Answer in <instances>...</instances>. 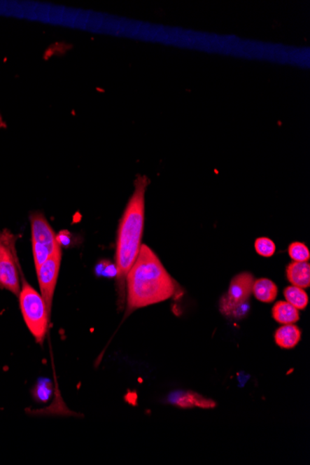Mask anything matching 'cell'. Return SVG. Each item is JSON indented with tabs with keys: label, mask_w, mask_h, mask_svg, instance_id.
<instances>
[{
	"label": "cell",
	"mask_w": 310,
	"mask_h": 465,
	"mask_svg": "<svg viewBox=\"0 0 310 465\" xmlns=\"http://www.w3.org/2000/svg\"><path fill=\"white\" fill-rule=\"evenodd\" d=\"M126 317L134 311L169 300L178 293L175 279L149 247L142 244L126 278Z\"/></svg>",
	"instance_id": "cell-1"
},
{
	"label": "cell",
	"mask_w": 310,
	"mask_h": 465,
	"mask_svg": "<svg viewBox=\"0 0 310 465\" xmlns=\"http://www.w3.org/2000/svg\"><path fill=\"white\" fill-rule=\"evenodd\" d=\"M149 179L146 176H136L134 181V192L127 202L126 209L119 222L118 242H116L115 267L119 302L123 307L126 298V278L135 263L141 247L145 219V194Z\"/></svg>",
	"instance_id": "cell-2"
},
{
	"label": "cell",
	"mask_w": 310,
	"mask_h": 465,
	"mask_svg": "<svg viewBox=\"0 0 310 465\" xmlns=\"http://www.w3.org/2000/svg\"><path fill=\"white\" fill-rule=\"evenodd\" d=\"M20 307L25 324L36 341L42 344L47 335L50 316L41 293L22 279L19 293Z\"/></svg>",
	"instance_id": "cell-3"
},
{
	"label": "cell",
	"mask_w": 310,
	"mask_h": 465,
	"mask_svg": "<svg viewBox=\"0 0 310 465\" xmlns=\"http://www.w3.org/2000/svg\"><path fill=\"white\" fill-rule=\"evenodd\" d=\"M21 282L16 236L7 229L0 230V286L19 296Z\"/></svg>",
	"instance_id": "cell-4"
},
{
	"label": "cell",
	"mask_w": 310,
	"mask_h": 465,
	"mask_svg": "<svg viewBox=\"0 0 310 465\" xmlns=\"http://www.w3.org/2000/svg\"><path fill=\"white\" fill-rule=\"evenodd\" d=\"M254 282V276L249 272L238 274L232 279L229 290L226 295L222 296L220 302V309L223 315L234 319H241L246 315Z\"/></svg>",
	"instance_id": "cell-5"
},
{
	"label": "cell",
	"mask_w": 310,
	"mask_h": 465,
	"mask_svg": "<svg viewBox=\"0 0 310 465\" xmlns=\"http://www.w3.org/2000/svg\"><path fill=\"white\" fill-rule=\"evenodd\" d=\"M30 223L34 261L36 269H38L57 250L61 249V244L43 214L33 213L30 216Z\"/></svg>",
	"instance_id": "cell-6"
},
{
	"label": "cell",
	"mask_w": 310,
	"mask_h": 465,
	"mask_svg": "<svg viewBox=\"0 0 310 465\" xmlns=\"http://www.w3.org/2000/svg\"><path fill=\"white\" fill-rule=\"evenodd\" d=\"M62 249L57 250L36 270L41 293L50 316L52 310L53 296L61 268Z\"/></svg>",
	"instance_id": "cell-7"
},
{
	"label": "cell",
	"mask_w": 310,
	"mask_h": 465,
	"mask_svg": "<svg viewBox=\"0 0 310 465\" xmlns=\"http://www.w3.org/2000/svg\"><path fill=\"white\" fill-rule=\"evenodd\" d=\"M169 401L170 403L179 408H183V409L195 407L202 408V409H213L217 406V403L212 399L204 398L192 391H177L170 395Z\"/></svg>",
	"instance_id": "cell-8"
},
{
	"label": "cell",
	"mask_w": 310,
	"mask_h": 465,
	"mask_svg": "<svg viewBox=\"0 0 310 465\" xmlns=\"http://www.w3.org/2000/svg\"><path fill=\"white\" fill-rule=\"evenodd\" d=\"M288 281L294 286L308 288L310 285V265L309 262H293L286 270Z\"/></svg>",
	"instance_id": "cell-9"
},
{
	"label": "cell",
	"mask_w": 310,
	"mask_h": 465,
	"mask_svg": "<svg viewBox=\"0 0 310 465\" xmlns=\"http://www.w3.org/2000/svg\"><path fill=\"white\" fill-rule=\"evenodd\" d=\"M274 338L276 344L281 349H292L301 340V331L294 324L283 325L276 331Z\"/></svg>",
	"instance_id": "cell-10"
},
{
	"label": "cell",
	"mask_w": 310,
	"mask_h": 465,
	"mask_svg": "<svg viewBox=\"0 0 310 465\" xmlns=\"http://www.w3.org/2000/svg\"><path fill=\"white\" fill-rule=\"evenodd\" d=\"M272 317L279 324H294L300 321V311L287 301H279L272 309Z\"/></svg>",
	"instance_id": "cell-11"
},
{
	"label": "cell",
	"mask_w": 310,
	"mask_h": 465,
	"mask_svg": "<svg viewBox=\"0 0 310 465\" xmlns=\"http://www.w3.org/2000/svg\"><path fill=\"white\" fill-rule=\"evenodd\" d=\"M253 293L258 301L263 303H272L278 296V287L269 279L261 278L254 282Z\"/></svg>",
	"instance_id": "cell-12"
},
{
	"label": "cell",
	"mask_w": 310,
	"mask_h": 465,
	"mask_svg": "<svg viewBox=\"0 0 310 465\" xmlns=\"http://www.w3.org/2000/svg\"><path fill=\"white\" fill-rule=\"evenodd\" d=\"M283 293L287 302L295 307V309L298 310H305L308 306L309 296L302 288L293 285V286L287 287Z\"/></svg>",
	"instance_id": "cell-13"
},
{
	"label": "cell",
	"mask_w": 310,
	"mask_h": 465,
	"mask_svg": "<svg viewBox=\"0 0 310 465\" xmlns=\"http://www.w3.org/2000/svg\"><path fill=\"white\" fill-rule=\"evenodd\" d=\"M288 253L290 258L295 262H308L310 258L309 248L302 242H293L289 245Z\"/></svg>",
	"instance_id": "cell-14"
},
{
	"label": "cell",
	"mask_w": 310,
	"mask_h": 465,
	"mask_svg": "<svg viewBox=\"0 0 310 465\" xmlns=\"http://www.w3.org/2000/svg\"><path fill=\"white\" fill-rule=\"evenodd\" d=\"M255 249L258 255L264 258H270L276 252V245L272 239L261 237L255 240Z\"/></svg>",
	"instance_id": "cell-15"
},
{
	"label": "cell",
	"mask_w": 310,
	"mask_h": 465,
	"mask_svg": "<svg viewBox=\"0 0 310 465\" xmlns=\"http://www.w3.org/2000/svg\"><path fill=\"white\" fill-rule=\"evenodd\" d=\"M99 272L101 273V275L106 277H116V267L115 265L111 264L110 262H104V264H101L99 268Z\"/></svg>",
	"instance_id": "cell-16"
}]
</instances>
